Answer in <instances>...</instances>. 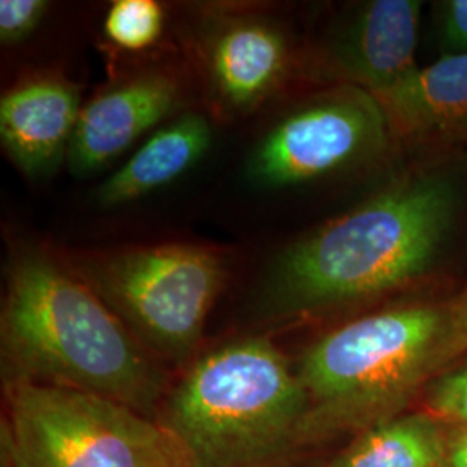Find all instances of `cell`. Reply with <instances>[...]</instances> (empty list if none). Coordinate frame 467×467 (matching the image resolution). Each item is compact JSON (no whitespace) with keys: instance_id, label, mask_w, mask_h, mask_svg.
I'll return each mask as SVG.
<instances>
[{"instance_id":"6da1fadb","label":"cell","mask_w":467,"mask_h":467,"mask_svg":"<svg viewBox=\"0 0 467 467\" xmlns=\"http://www.w3.org/2000/svg\"><path fill=\"white\" fill-rule=\"evenodd\" d=\"M461 206L462 182L449 168L401 175L284 251L268 284L270 310L310 314L418 281L443 254Z\"/></svg>"},{"instance_id":"7a4b0ae2","label":"cell","mask_w":467,"mask_h":467,"mask_svg":"<svg viewBox=\"0 0 467 467\" xmlns=\"http://www.w3.org/2000/svg\"><path fill=\"white\" fill-rule=\"evenodd\" d=\"M0 333L7 381L78 389L154 419L163 372L113 308L47 256L13 264Z\"/></svg>"},{"instance_id":"3957f363","label":"cell","mask_w":467,"mask_h":467,"mask_svg":"<svg viewBox=\"0 0 467 467\" xmlns=\"http://www.w3.org/2000/svg\"><path fill=\"white\" fill-rule=\"evenodd\" d=\"M308 397L268 339L234 341L198 360L163 424L191 467H267L303 443Z\"/></svg>"},{"instance_id":"277c9868","label":"cell","mask_w":467,"mask_h":467,"mask_svg":"<svg viewBox=\"0 0 467 467\" xmlns=\"http://www.w3.org/2000/svg\"><path fill=\"white\" fill-rule=\"evenodd\" d=\"M445 305H407L322 336L301 358L308 397L303 441L362 430L395 418L440 368Z\"/></svg>"},{"instance_id":"5b68a950","label":"cell","mask_w":467,"mask_h":467,"mask_svg":"<svg viewBox=\"0 0 467 467\" xmlns=\"http://www.w3.org/2000/svg\"><path fill=\"white\" fill-rule=\"evenodd\" d=\"M0 449L15 467H191L163 422L99 395L5 381Z\"/></svg>"},{"instance_id":"8992f818","label":"cell","mask_w":467,"mask_h":467,"mask_svg":"<svg viewBox=\"0 0 467 467\" xmlns=\"http://www.w3.org/2000/svg\"><path fill=\"white\" fill-rule=\"evenodd\" d=\"M87 274L100 298L154 350L184 358L200 339L225 270L213 251L165 244L121 251Z\"/></svg>"},{"instance_id":"52a82bcc","label":"cell","mask_w":467,"mask_h":467,"mask_svg":"<svg viewBox=\"0 0 467 467\" xmlns=\"http://www.w3.org/2000/svg\"><path fill=\"white\" fill-rule=\"evenodd\" d=\"M391 137L378 99L345 85L284 118L251 156L256 184H303L383 150Z\"/></svg>"},{"instance_id":"ba28073f","label":"cell","mask_w":467,"mask_h":467,"mask_svg":"<svg viewBox=\"0 0 467 467\" xmlns=\"http://www.w3.org/2000/svg\"><path fill=\"white\" fill-rule=\"evenodd\" d=\"M179 88L163 73H144L100 94L80 111L67 150L75 175L111 163L177 106Z\"/></svg>"},{"instance_id":"9c48e42d","label":"cell","mask_w":467,"mask_h":467,"mask_svg":"<svg viewBox=\"0 0 467 467\" xmlns=\"http://www.w3.org/2000/svg\"><path fill=\"white\" fill-rule=\"evenodd\" d=\"M80 111L78 90L65 78L19 84L0 100L2 146L23 173L49 175L67 158Z\"/></svg>"},{"instance_id":"30bf717a","label":"cell","mask_w":467,"mask_h":467,"mask_svg":"<svg viewBox=\"0 0 467 467\" xmlns=\"http://www.w3.org/2000/svg\"><path fill=\"white\" fill-rule=\"evenodd\" d=\"M420 7L418 0H374L362 7L334 49V65L350 85L379 96L418 71Z\"/></svg>"},{"instance_id":"8fae6325","label":"cell","mask_w":467,"mask_h":467,"mask_svg":"<svg viewBox=\"0 0 467 467\" xmlns=\"http://www.w3.org/2000/svg\"><path fill=\"white\" fill-rule=\"evenodd\" d=\"M374 98L383 108L391 137L422 144H467V54L441 56Z\"/></svg>"},{"instance_id":"7c38bea8","label":"cell","mask_w":467,"mask_h":467,"mask_svg":"<svg viewBox=\"0 0 467 467\" xmlns=\"http://www.w3.org/2000/svg\"><path fill=\"white\" fill-rule=\"evenodd\" d=\"M212 144V127L198 113H185L137 150L134 156L100 185L98 201L115 208L148 196L177 181Z\"/></svg>"},{"instance_id":"4fadbf2b","label":"cell","mask_w":467,"mask_h":467,"mask_svg":"<svg viewBox=\"0 0 467 467\" xmlns=\"http://www.w3.org/2000/svg\"><path fill=\"white\" fill-rule=\"evenodd\" d=\"M285 61L287 46L283 35L256 21L229 26L212 50L218 92L237 108L262 99L281 78Z\"/></svg>"},{"instance_id":"5bb4252c","label":"cell","mask_w":467,"mask_h":467,"mask_svg":"<svg viewBox=\"0 0 467 467\" xmlns=\"http://www.w3.org/2000/svg\"><path fill=\"white\" fill-rule=\"evenodd\" d=\"M443 431L428 412L386 419L358 434L329 467H441Z\"/></svg>"},{"instance_id":"9a60e30c","label":"cell","mask_w":467,"mask_h":467,"mask_svg":"<svg viewBox=\"0 0 467 467\" xmlns=\"http://www.w3.org/2000/svg\"><path fill=\"white\" fill-rule=\"evenodd\" d=\"M163 9L154 0H118L104 19V34L119 49L142 50L163 32Z\"/></svg>"},{"instance_id":"2e32d148","label":"cell","mask_w":467,"mask_h":467,"mask_svg":"<svg viewBox=\"0 0 467 467\" xmlns=\"http://www.w3.org/2000/svg\"><path fill=\"white\" fill-rule=\"evenodd\" d=\"M426 407L438 422L467 430V364L436 379L428 391Z\"/></svg>"},{"instance_id":"e0dca14e","label":"cell","mask_w":467,"mask_h":467,"mask_svg":"<svg viewBox=\"0 0 467 467\" xmlns=\"http://www.w3.org/2000/svg\"><path fill=\"white\" fill-rule=\"evenodd\" d=\"M49 4L44 0H2L0 2V40L2 44H17L30 36Z\"/></svg>"},{"instance_id":"ac0fdd59","label":"cell","mask_w":467,"mask_h":467,"mask_svg":"<svg viewBox=\"0 0 467 467\" xmlns=\"http://www.w3.org/2000/svg\"><path fill=\"white\" fill-rule=\"evenodd\" d=\"M467 351V285L464 291L447 303L445 333L440 347V368Z\"/></svg>"},{"instance_id":"d6986e66","label":"cell","mask_w":467,"mask_h":467,"mask_svg":"<svg viewBox=\"0 0 467 467\" xmlns=\"http://www.w3.org/2000/svg\"><path fill=\"white\" fill-rule=\"evenodd\" d=\"M440 47L441 56L467 54V0L440 4Z\"/></svg>"},{"instance_id":"ffe728a7","label":"cell","mask_w":467,"mask_h":467,"mask_svg":"<svg viewBox=\"0 0 467 467\" xmlns=\"http://www.w3.org/2000/svg\"><path fill=\"white\" fill-rule=\"evenodd\" d=\"M441 467H467V430L464 428L445 426Z\"/></svg>"},{"instance_id":"44dd1931","label":"cell","mask_w":467,"mask_h":467,"mask_svg":"<svg viewBox=\"0 0 467 467\" xmlns=\"http://www.w3.org/2000/svg\"><path fill=\"white\" fill-rule=\"evenodd\" d=\"M0 467H15L11 457H9V453L4 451V449H0Z\"/></svg>"}]
</instances>
